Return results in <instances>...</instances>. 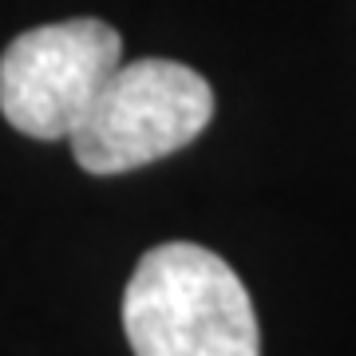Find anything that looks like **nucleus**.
Returning <instances> with one entry per match:
<instances>
[{"label": "nucleus", "mask_w": 356, "mask_h": 356, "mask_svg": "<svg viewBox=\"0 0 356 356\" xmlns=\"http://www.w3.org/2000/svg\"><path fill=\"white\" fill-rule=\"evenodd\" d=\"M119 67L123 40L95 16L28 28L0 56V115L28 139H72Z\"/></svg>", "instance_id": "3"}, {"label": "nucleus", "mask_w": 356, "mask_h": 356, "mask_svg": "<svg viewBox=\"0 0 356 356\" xmlns=\"http://www.w3.org/2000/svg\"><path fill=\"white\" fill-rule=\"evenodd\" d=\"M123 329L135 356H261L242 277L194 242L143 254L123 293Z\"/></svg>", "instance_id": "1"}, {"label": "nucleus", "mask_w": 356, "mask_h": 356, "mask_svg": "<svg viewBox=\"0 0 356 356\" xmlns=\"http://www.w3.org/2000/svg\"><path fill=\"white\" fill-rule=\"evenodd\" d=\"M214 119V91L194 67L135 60L107 79L91 115L72 135L88 175H123L182 151Z\"/></svg>", "instance_id": "2"}]
</instances>
